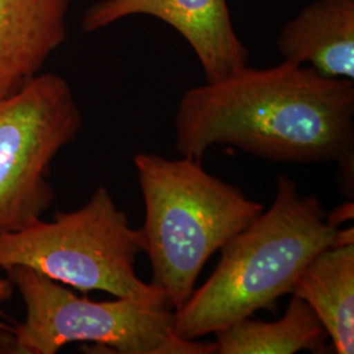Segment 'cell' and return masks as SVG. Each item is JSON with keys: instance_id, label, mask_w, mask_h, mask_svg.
I'll return each instance as SVG.
<instances>
[{"instance_id": "5", "label": "cell", "mask_w": 354, "mask_h": 354, "mask_svg": "<svg viewBox=\"0 0 354 354\" xmlns=\"http://www.w3.org/2000/svg\"><path fill=\"white\" fill-rule=\"evenodd\" d=\"M26 304V320L0 332V353L55 354L92 342L118 354H216L214 342L175 332V310L127 298L91 301L26 266L6 270Z\"/></svg>"}, {"instance_id": "9", "label": "cell", "mask_w": 354, "mask_h": 354, "mask_svg": "<svg viewBox=\"0 0 354 354\" xmlns=\"http://www.w3.org/2000/svg\"><path fill=\"white\" fill-rule=\"evenodd\" d=\"M277 49L283 61L353 82L354 0L311 1L282 28Z\"/></svg>"}, {"instance_id": "10", "label": "cell", "mask_w": 354, "mask_h": 354, "mask_svg": "<svg viewBox=\"0 0 354 354\" xmlns=\"http://www.w3.org/2000/svg\"><path fill=\"white\" fill-rule=\"evenodd\" d=\"M291 295L315 311L336 353H354V243L330 245L317 254Z\"/></svg>"}, {"instance_id": "1", "label": "cell", "mask_w": 354, "mask_h": 354, "mask_svg": "<svg viewBox=\"0 0 354 354\" xmlns=\"http://www.w3.org/2000/svg\"><path fill=\"white\" fill-rule=\"evenodd\" d=\"M176 151L203 160L227 145L273 163H336L353 196L354 84L283 61L241 67L188 89L175 114Z\"/></svg>"}, {"instance_id": "11", "label": "cell", "mask_w": 354, "mask_h": 354, "mask_svg": "<svg viewBox=\"0 0 354 354\" xmlns=\"http://www.w3.org/2000/svg\"><path fill=\"white\" fill-rule=\"evenodd\" d=\"M214 335L216 354H327L330 342L315 311L297 295L276 322L244 317Z\"/></svg>"}, {"instance_id": "3", "label": "cell", "mask_w": 354, "mask_h": 354, "mask_svg": "<svg viewBox=\"0 0 354 354\" xmlns=\"http://www.w3.org/2000/svg\"><path fill=\"white\" fill-rule=\"evenodd\" d=\"M134 165L145 201L152 285L176 311L189 299L207 260L264 212L238 187L213 176L203 160L140 152Z\"/></svg>"}, {"instance_id": "2", "label": "cell", "mask_w": 354, "mask_h": 354, "mask_svg": "<svg viewBox=\"0 0 354 354\" xmlns=\"http://www.w3.org/2000/svg\"><path fill=\"white\" fill-rule=\"evenodd\" d=\"M336 232L317 197L302 196L292 178L279 175L270 207L219 250L212 276L175 311L177 336L198 340L270 310L291 294L304 268L333 244Z\"/></svg>"}, {"instance_id": "7", "label": "cell", "mask_w": 354, "mask_h": 354, "mask_svg": "<svg viewBox=\"0 0 354 354\" xmlns=\"http://www.w3.org/2000/svg\"><path fill=\"white\" fill-rule=\"evenodd\" d=\"M136 15L159 19L190 45L206 82H218L247 66L248 50L238 37L227 0H99L82 17L93 33Z\"/></svg>"}, {"instance_id": "4", "label": "cell", "mask_w": 354, "mask_h": 354, "mask_svg": "<svg viewBox=\"0 0 354 354\" xmlns=\"http://www.w3.org/2000/svg\"><path fill=\"white\" fill-rule=\"evenodd\" d=\"M143 251L140 228L131 227L111 192L99 187L77 210L1 234L0 269L26 266L77 290L172 308L165 291L137 276L136 257Z\"/></svg>"}, {"instance_id": "12", "label": "cell", "mask_w": 354, "mask_h": 354, "mask_svg": "<svg viewBox=\"0 0 354 354\" xmlns=\"http://www.w3.org/2000/svg\"><path fill=\"white\" fill-rule=\"evenodd\" d=\"M328 216V221L335 226L337 227L339 225H342V221H348V219H352L353 218V203L351 205H345L340 209L332 212L330 214H327Z\"/></svg>"}, {"instance_id": "6", "label": "cell", "mask_w": 354, "mask_h": 354, "mask_svg": "<svg viewBox=\"0 0 354 354\" xmlns=\"http://www.w3.org/2000/svg\"><path fill=\"white\" fill-rule=\"evenodd\" d=\"M83 125L68 82L39 74L0 99V235L26 227L49 210L51 165Z\"/></svg>"}, {"instance_id": "8", "label": "cell", "mask_w": 354, "mask_h": 354, "mask_svg": "<svg viewBox=\"0 0 354 354\" xmlns=\"http://www.w3.org/2000/svg\"><path fill=\"white\" fill-rule=\"evenodd\" d=\"M71 0H0V99L41 74L67 37Z\"/></svg>"}, {"instance_id": "13", "label": "cell", "mask_w": 354, "mask_h": 354, "mask_svg": "<svg viewBox=\"0 0 354 354\" xmlns=\"http://www.w3.org/2000/svg\"><path fill=\"white\" fill-rule=\"evenodd\" d=\"M13 283L8 277L0 276V306L12 298Z\"/></svg>"}]
</instances>
